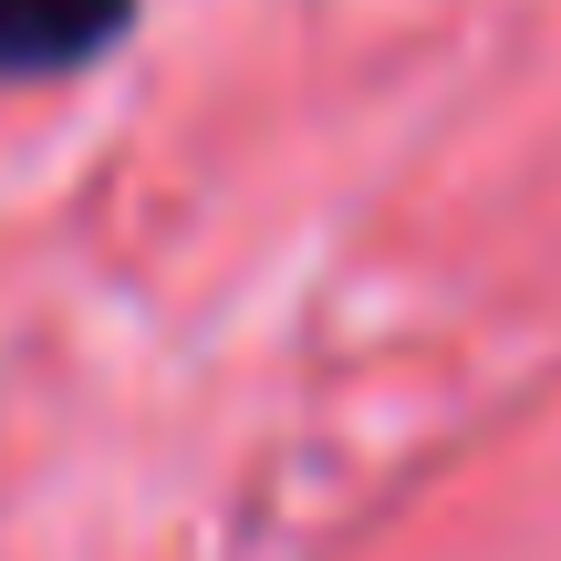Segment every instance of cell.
Segmentation results:
<instances>
[{"mask_svg": "<svg viewBox=\"0 0 561 561\" xmlns=\"http://www.w3.org/2000/svg\"><path fill=\"white\" fill-rule=\"evenodd\" d=\"M136 0H0V83L21 73H73L125 32Z\"/></svg>", "mask_w": 561, "mask_h": 561, "instance_id": "1", "label": "cell"}]
</instances>
